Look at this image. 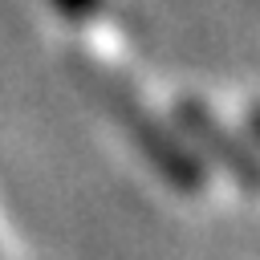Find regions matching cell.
Segmentation results:
<instances>
[{"mask_svg":"<svg viewBox=\"0 0 260 260\" xmlns=\"http://www.w3.org/2000/svg\"><path fill=\"white\" fill-rule=\"evenodd\" d=\"M89 85H98V93L106 98V106L114 110V118L126 126V134L138 142V150L150 158V167H154L175 191H187V195L203 191L207 171H203L199 154H191V150L183 146V138H179L158 114H150L122 81L106 77L102 69H89Z\"/></svg>","mask_w":260,"mask_h":260,"instance_id":"6da1fadb","label":"cell"},{"mask_svg":"<svg viewBox=\"0 0 260 260\" xmlns=\"http://www.w3.org/2000/svg\"><path fill=\"white\" fill-rule=\"evenodd\" d=\"M175 130L187 134L207 158H215L248 195H260V158L211 114L207 102H199V98H179V102H175Z\"/></svg>","mask_w":260,"mask_h":260,"instance_id":"7a4b0ae2","label":"cell"},{"mask_svg":"<svg viewBox=\"0 0 260 260\" xmlns=\"http://www.w3.org/2000/svg\"><path fill=\"white\" fill-rule=\"evenodd\" d=\"M49 4L69 20H89V16H98L106 8V0H49Z\"/></svg>","mask_w":260,"mask_h":260,"instance_id":"3957f363","label":"cell"},{"mask_svg":"<svg viewBox=\"0 0 260 260\" xmlns=\"http://www.w3.org/2000/svg\"><path fill=\"white\" fill-rule=\"evenodd\" d=\"M248 130H252V138L260 142V102H256V106H248Z\"/></svg>","mask_w":260,"mask_h":260,"instance_id":"277c9868","label":"cell"}]
</instances>
